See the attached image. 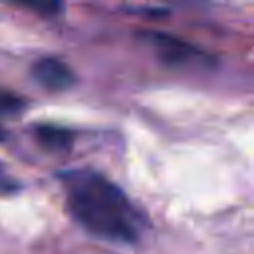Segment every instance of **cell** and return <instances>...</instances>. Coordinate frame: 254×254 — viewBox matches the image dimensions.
I'll return each mask as SVG.
<instances>
[{
  "label": "cell",
  "mask_w": 254,
  "mask_h": 254,
  "mask_svg": "<svg viewBox=\"0 0 254 254\" xmlns=\"http://www.w3.org/2000/svg\"><path fill=\"white\" fill-rule=\"evenodd\" d=\"M8 2L24 6L40 16H58L64 10V0H8Z\"/></svg>",
  "instance_id": "5b68a950"
},
{
  "label": "cell",
  "mask_w": 254,
  "mask_h": 254,
  "mask_svg": "<svg viewBox=\"0 0 254 254\" xmlns=\"http://www.w3.org/2000/svg\"><path fill=\"white\" fill-rule=\"evenodd\" d=\"M175 2H181V0H175Z\"/></svg>",
  "instance_id": "52a82bcc"
},
{
  "label": "cell",
  "mask_w": 254,
  "mask_h": 254,
  "mask_svg": "<svg viewBox=\"0 0 254 254\" xmlns=\"http://www.w3.org/2000/svg\"><path fill=\"white\" fill-rule=\"evenodd\" d=\"M65 206L71 218L89 234L117 244H133L141 234V218L127 194L91 169L62 175Z\"/></svg>",
  "instance_id": "6da1fadb"
},
{
  "label": "cell",
  "mask_w": 254,
  "mask_h": 254,
  "mask_svg": "<svg viewBox=\"0 0 254 254\" xmlns=\"http://www.w3.org/2000/svg\"><path fill=\"white\" fill-rule=\"evenodd\" d=\"M16 190H18V181H14L0 163V194H12Z\"/></svg>",
  "instance_id": "8992f818"
},
{
  "label": "cell",
  "mask_w": 254,
  "mask_h": 254,
  "mask_svg": "<svg viewBox=\"0 0 254 254\" xmlns=\"http://www.w3.org/2000/svg\"><path fill=\"white\" fill-rule=\"evenodd\" d=\"M36 139L40 141L42 147L50 151H65L73 143L71 131L56 125H38L36 127Z\"/></svg>",
  "instance_id": "277c9868"
},
{
  "label": "cell",
  "mask_w": 254,
  "mask_h": 254,
  "mask_svg": "<svg viewBox=\"0 0 254 254\" xmlns=\"http://www.w3.org/2000/svg\"><path fill=\"white\" fill-rule=\"evenodd\" d=\"M32 77L38 85L48 91H64L75 83V75L71 67L58 58H40L32 65Z\"/></svg>",
  "instance_id": "3957f363"
},
{
  "label": "cell",
  "mask_w": 254,
  "mask_h": 254,
  "mask_svg": "<svg viewBox=\"0 0 254 254\" xmlns=\"http://www.w3.org/2000/svg\"><path fill=\"white\" fill-rule=\"evenodd\" d=\"M143 36L155 48L157 56L169 65H200V64L210 62L208 54H204L196 46H192L181 38H175L171 34L147 32Z\"/></svg>",
  "instance_id": "7a4b0ae2"
}]
</instances>
